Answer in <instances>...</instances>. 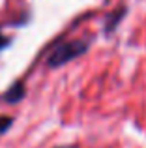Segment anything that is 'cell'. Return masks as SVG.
Masks as SVG:
<instances>
[{"label": "cell", "instance_id": "6da1fadb", "mask_svg": "<svg viewBox=\"0 0 146 148\" xmlns=\"http://www.w3.org/2000/svg\"><path fill=\"white\" fill-rule=\"evenodd\" d=\"M90 41L86 38H77V40H68L64 43L56 45L55 49L51 51V54L47 56V68L51 69H58L62 66L70 64L75 58L83 56L84 53H88L90 49Z\"/></svg>", "mask_w": 146, "mask_h": 148}, {"label": "cell", "instance_id": "7a4b0ae2", "mask_svg": "<svg viewBox=\"0 0 146 148\" xmlns=\"http://www.w3.org/2000/svg\"><path fill=\"white\" fill-rule=\"evenodd\" d=\"M23 98H25V86H23V83L19 81V83H15L13 86L2 96V101H6V103H10V105H15Z\"/></svg>", "mask_w": 146, "mask_h": 148}, {"label": "cell", "instance_id": "3957f363", "mask_svg": "<svg viewBox=\"0 0 146 148\" xmlns=\"http://www.w3.org/2000/svg\"><path fill=\"white\" fill-rule=\"evenodd\" d=\"M126 13H128V10H126V8H120L118 11H113V13L107 15V19H105V34L114 32L116 26L120 25V21L126 17Z\"/></svg>", "mask_w": 146, "mask_h": 148}, {"label": "cell", "instance_id": "277c9868", "mask_svg": "<svg viewBox=\"0 0 146 148\" xmlns=\"http://www.w3.org/2000/svg\"><path fill=\"white\" fill-rule=\"evenodd\" d=\"M13 122H15V120L11 118V116H0V137H2L4 133H8V131L13 127Z\"/></svg>", "mask_w": 146, "mask_h": 148}, {"label": "cell", "instance_id": "5b68a950", "mask_svg": "<svg viewBox=\"0 0 146 148\" xmlns=\"http://www.w3.org/2000/svg\"><path fill=\"white\" fill-rule=\"evenodd\" d=\"M10 38H8V36H4V34H2V30H0V53H2V51L4 49H6L8 47V45H10Z\"/></svg>", "mask_w": 146, "mask_h": 148}]
</instances>
